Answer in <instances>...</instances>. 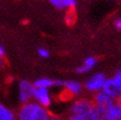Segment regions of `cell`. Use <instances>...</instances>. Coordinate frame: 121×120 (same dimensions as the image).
I'll use <instances>...</instances> for the list:
<instances>
[{"mask_svg":"<svg viewBox=\"0 0 121 120\" xmlns=\"http://www.w3.org/2000/svg\"><path fill=\"white\" fill-rule=\"evenodd\" d=\"M98 63V59L95 57H93V56H90V57H87L85 59L84 63L79 66V67L76 68V72L78 74H86L90 70H92L95 66Z\"/></svg>","mask_w":121,"mask_h":120,"instance_id":"cell-9","label":"cell"},{"mask_svg":"<svg viewBox=\"0 0 121 120\" xmlns=\"http://www.w3.org/2000/svg\"><path fill=\"white\" fill-rule=\"evenodd\" d=\"M38 52H39V56L42 57V58H47V57H49V52H48V50L45 49V48H42V47H40V48H39Z\"/></svg>","mask_w":121,"mask_h":120,"instance_id":"cell-16","label":"cell"},{"mask_svg":"<svg viewBox=\"0 0 121 120\" xmlns=\"http://www.w3.org/2000/svg\"><path fill=\"white\" fill-rule=\"evenodd\" d=\"M95 109V103L86 99H78L71 105L70 111L74 115H80L84 117H89Z\"/></svg>","mask_w":121,"mask_h":120,"instance_id":"cell-2","label":"cell"},{"mask_svg":"<svg viewBox=\"0 0 121 120\" xmlns=\"http://www.w3.org/2000/svg\"><path fill=\"white\" fill-rule=\"evenodd\" d=\"M34 99H35V103L40 104L43 107H47L51 104V97L48 89L43 88H37L34 93Z\"/></svg>","mask_w":121,"mask_h":120,"instance_id":"cell-6","label":"cell"},{"mask_svg":"<svg viewBox=\"0 0 121 120\" xmlns=\"http://www.w3.org/2000/svg\"><path fill=\"white\" fill-rule=\"evenodd\" d=\"M50 114L46 107L41 106L37 103H26L19 109L18 120H48Z\"/></svg>","mask_w":121,"mask_h":120,"instance_id":"cell-1","label":"cell"},{"mask_svg":"<svg viewBox=\"0 0 121 120\" xmlns=\"http://www.w3.org/2000/svg\"><path fill=\"white\" fill-rule=\"evenodd\" d=\"M116 106H117V111H118V114H119V119L121 118V100L116 103Z\"/></svg>","mask_w":121,"mask_h":120,"instance_id":"cell-20","label":"cell"},{"mask_svg":"<svg viewBox=\"0 0 121 120\" xmlns=\"http://www.w3.org/2000/svg\"><path fill=\"white\" fill-rule=\"evenodd\" d=\"M115 76H117L118 78H120V79H121V69H120V70L117 72V73L115 74Z\"/></svg>","mask_w":121,"mask_h":120,"instance_id":"cell-23","label":"cell"},{"mask_svg":"<svg viewBox=\"0 0 121 120\" xmlns=\"http://www.w3.org/2000/svg\"><path fill=\"white\" fill-rule=\"evenodd\" d=\"M105 111V107L95 105V109L91 113V115L88 117V120H104V114Z\"/></svg>","mask_w":121,"mask_h":120,"instance_id":"cell-12","label":"cell"},{"mask_svg":"<svg viewBox=\"0 0 121 120\" xmlns=\"http://www.w3.org/2000/svg\"><path fill=\"white\" fill-rule=\"evenodd\" d=\"M119 120H121V118H120V119H119Z\"/></svg>","mask_w":121,"mask_h":120,"instance_id":"cell-25","label":"cell"},{"mask_svg":"<svg viewBox=\"0 0 121 120\" xmlns=\"http://www.w3.org/2000/svg\"><path fill=\"white\" fill-rule=\"evenodd\" d=\"M48 120H64V119H60V118H58V117H53V116H50Z\"/></svg>","mask_w":121,"mask_h":120,"instance_id":"cell-22","label":"cell"},{"mask_svg":"<svg viewBox=\"0 0 121 120\" xmlns=\"http://www.w3.org/2000/svg\"><path fill=\"white\" fill-rule=\"evenodd\" d=\"M69 120H88L87 117H84V116H80V115H74L72 114L69 118Z\"/></svg>","mask_w":121,"mask_h":120,"instance_id":"cell-18","label":"cell"},{"mask_svg":"<svg viewBox=\"0 0 121 120\" xmlns=\"http://www.w3.org/2000/svg\"><path fill=\"white\" fill-rule=\"evenodd\" d=\"M0 120H15V114L0 103Z\"/></svg>","mask_w":121,"mask_h":120,"instance_id":"cell-13","label":"cell"},{"mask_svg":"<svg viewBox=\"0 0 121 120\" xmlns=\"http://www.w3.org/2000/svg\"><path fill=\"white\" fill-rule=\"evenodd\" d=\"M113 101L114 100H112L104 91L95 93V98H94L95 105H99V106H104V107H106L107 105H109L111 103H113Z\"/></svg>","mask_w":121,"mask_h":120,"instance_id":"cell-10","label":"cell"},{"mask_svg":"<svg viewBox=\"0 0 121 120\" xmlns=\"http://www.w3.org/2000/svg\"><path fill=\"white\" fill-rule=\"evenodd\" d=\"M54 7H56L58 9H62L64 7V4H63V0H48Z\"/></svg>","mask_w":121,"mask_h":120,"instance_id":"cell-14","label":"cell"},{"mask_svg":"<svg viewBox=\"0 0 121 120\" xmlns=\"http://www.w3.org/2000/svg\"><path fill=\"white\" fill-rule=\"evenodd\" d=\"M5 54V49L2 45H0V57H3Z\"/></svg>","mask_w":121,"mask_h":120,"instance_id":"cell-21","label":"cell"},{"mask_svg":"<svg viewBox=\"0 0 121 120\" xmlns=\"http://www.w3.org/2000/svg\"><path fill=\"white\" fill-rule=\"evenodd\" d=\"M106 77L102 73H96L93 75L85 84V88L87 91L92 93H98L102 91L104 86L106 82Z\"/></svg>","mask_w":121,"mask_h":120,"instance_id":"cell-4","label":"cell"},{"mask_svg":"<svg viewBox=\"0 0 121 120\" xmlns=\"http://www.w3.org/2000/svg\"><path fill=\"white\" fill-rule=\"evenodd\" d=\"M114 27H115L118 31H121V16L115 19V21H114Z\"/></svg>","mask_w":121,"mask_h":120,"instance_id":"cell-17","label":"cell"},{"mask_svg":"<svg viewBox=\"0 0 121 120\" xmlns=\"http://www.w3.org/2000/svg\"><path fill=\"white\" fill-rule=\"evenodd\" d=\"M35 86L34 84L30 83L27 80H23L19 84V99L21 103H29L31 99H34L35 93Z\"/></svg>","mask_w":121,"mask_h":120,"instance_id":"cell-5","label":"cell"},{"mask_svg":"<svg viewBox=\"0 0 121 120\" xmlns=\"http://www.w3.org/2000/svg\"><path fill=\"white\" fill-rule=\"evenodd\" d=\"M66 22H67L69 25L70 24H73V22H74V18H73V15H70V14H68L67 16H66Z\"/></svg>","mask_w":121,"mask_h":120,"instance_id":"cell-19","label":"cell"},{"mask_svg":"<svg viewBox=\"0 0 121 120\" xmlns=\"http://www.w3.org/2000/svg\"><path fill=\"white\" fill-rule=\"evenodd\" d=\"M76 0H63V4L64 7H68V8H74L76 6Z\"/></svg>","mask_w":121,"mask_h":120,"instance_id":"cell-15","label":"cell"},{"mask_svg":"<svg viewBox=\"0 0 121 120\" xmlns=\"http://www.w3.org/2000/svg\"><path fill=\"white\" fill-rule=\"evenodd\" d=\"M64 82L61 80H52L49 78H39L35 80L34 83L35 88H43V89H49L52 87H59L63 86Z\"/></svg>","mask_w":121,"mask_h":120,"instance_id":"cell-7","label":"cell"},{"mask_svg":"<svg viewBox=\"0 0 121 120\" xmlns=\"http://www.w3.org/2000/svg\"><path fill=\"white\" fill-rule=\"evenodd\" d=\"M104 120H119V114L117 111L116 103L113 101L109 105L105 107V111L104 114Z\"/></svg>","mask_w":121,"mask_h":120,"instance_id":"cell-11","label":"cell"},{"mask_svg":"<svg viewBox=\"0 0 121 120\" xmlns=\"http://www.w3.org/2000/svg\"><path fill=\"white\" fill-rule=\"evenodd\" d=\"M102 91L112 100L120 99H121V79L117 76H114L111 79H107Z\"/></svg>","mask_w":121,"mask_h":120,"instance_id":"cell-3","label":"cell"},{"mask_svg":"<svg viewBox=\"0 0 121 120\" xmlns=\"http://www.w3.org/2000/svg\"><path fill=\"white\" fill-rule=\"evenodd\" d=\"M63 86L66 90V92H68L72 95H78L82 93L83 86L80 82L78 81H73V80H69L64 82Z\"/></svg>","mask_w":121,"mask_h":120,"instance_id":"cell-8","label":"cell"},{"mask_svg":"<svg viewBox=\"0 0 121 120\" xmlns=\"http://www.w3.org/2000/svg\"><path fill=\"white\" fill-rule=\"evenodd\" d=\"M2 66H3V59L2 57H0V69L2 68Z\"/></svg>","mask_w":121,"mask_h":120,"instance_id":"cell-24","label":"cell"}]
</instances>
